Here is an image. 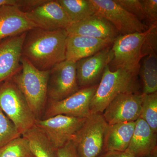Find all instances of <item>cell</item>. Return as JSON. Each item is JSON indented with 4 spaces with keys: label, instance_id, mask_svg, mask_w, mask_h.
Returning <instances> with one entry per match:
<instances>
[{
    "label": "cell",
    "instance_id": "4dcf8cb0",
    "mask_svg": "<svg viewBox=\"0 0 157 157\" xmlns=\"http://www.w3.org/2000/svg\"><path fill=\"white\" fill-rule=\"evenodd\" d=\"M16 0H0V7L6 5L16 6Z\"/></svg>",
    "mask_w": 157,
    "mask_h": 157
},
{
    "label": "cell",
    "instance_id": "2e32d148",
    "mask_svg": "<svg viewBox=\"0 0 157 157\" xmlns=\"http://www.w3.org/2000/svg\"><path fill=\"white\" fill-rule=\"evenodd\" d=\"M66 30L68 36H84L102 39H114L119 34L109 21L96 14L79 22L72 24Z\"/></svg>",
    "mask_w": 157,
    "mask_h": 157
},
{
    "label": "cell",
    "instance_id": "4fadbf2b",
    "mask_svg": "<svg viewBox=\"0 0 157 157\" xmlns=\"http://www.w3.org/2000/svg\"><path fill=\"white\" fill-rule=\"evenodd\" d=\"M113 58L112 48L109 46L76 62V76L79 88L98 84L105 68L109 65Z\"/></svg>",
    "mask_w": 157,
    "mask_h": 157
},
{
    "label": "cell",
    "instance_id": "f1b7e54d",
    "mask_svg": "<svg viewBox=\"0 0 157 157\" xmlns=\"http://www.w3.org/2000/svg\"><path fill=\"white\" fill-rule=\"evenodd\" d=\"M58 157H79L75 144L70 140L57 150Z\"/></svg>",
    "mask_w": 157,
    "mask_h": 157
},
{
    "label": "cell",
    "instance_id": "ffe728a7",
    "mask_svg": "<svg viewBox=\"0 0 157 157\" xmlns=\"http://www.w3.org/2000/svg\"><path fill=\"white\" fill-rule=\"evenodd\" d=\"M21 136L27 140L35 157H58L57 149L52 146L44 133L35 125Z\"/></svg>",
    "mask_w": 157,
    "mask_h": 157
},
{
    "label": "cell",
    "instance_id": "e0dca14e",
    "mask_svg": "<svg viewBox=\"0 0 157 157\" xmlns=\"http://www.w3.org/2000/svg\"><path fill=\"white\" fill-rule=\"evenodd\" d=\"M125 151L134 157L157 155V133L140 118L135 121L132 140Z\"/></svg>",
    "mask_w": 157,
    "mask_h": 157
},
{
    "label": "cell",
    "instance_id": "ba28073f",
    "mask_svg": "<svg viewBox=\"0 0 157 157\" xmlns=\"http://www.w3.org/2000/svg\"><path fill=\"white\" fill-rule=\"evenodd\" d=\"M98 84L80 88L67 98L59 101L48 100L42 119L59 114L87 118L91 115L90 105Z\"/></svg>",
    "mask_w": 157,
    "mask_h": 157
},
{
    "label": "cell",
    "instance_id": "d4e9b609",
    "mask_svg": "<svg viewBox=\"0 0 157 157\" xmlns=\"http://www.w3.org/2000/svg\"><path fill=\"white\" fill-rule=\"evenodd\" d=\"M21 136L13 123L0 109V148Z\"/></svg>",
    "mask_w": 157,
    "mask_h": 157
},
{
    "label": "cell",
    "instance_id": "83f0119b",
    "mask_svg": "<svg viewBox=\"0 0 157 157\" xmlns=\"http://www.w3.org/2000/svg\"><path fill=\"white\" fill-rule=\"evenodd\" d=\"M148 26L157 24V0L140 1Z\"/></svg>",
    "mask_w": 157,
    "mask_h": 157
},
{
    "label": "cell",
    "instance_id": "7c38bea8",
    "mask_svg": "<svg viewBox=\"0 0 157 157\" xmlns=\"http://www.w3.org/2000/svg\"><path fill=\"white\" fill-rule=\"evenodd\" d=\"M142 93H127L116 97L102 113L108 125L133 122L140 118Z\"/></svg>",
    "mask_w": 157,
    "mask_h": 157
},
{
    "label": "cell",
    "instance_id": "44dd1931",
    "mask_svg": "<svg viewBox=\"0 0 157 157\" xmlns=\"http://www.w3.org/2000/svg\"><path fill=\"white\" fill-rule=\"evenodd\" d=\"M71 23L82 21L95 14V10L91 0H57Z\"/></svg>",
    "mask_w": 157,
    "mask_h": 157
},
{
    "label": "cell",
    "instance_id": "277c9868",
    "mask_svg": "<svg viewBox=\"0 0 157 157\" xmlns=\"http://www.w3.org/2000/svg\"><path fill=\"white\" fill-rule=\"evenodd\" d=\"M0 109L21 136L35 125L36 119L12 77L0 82Z\"/></svg>",
    "mask_w": 157,
    "mask_h": 157
},
{
    "label": "cell",
    "instance_id": "484cf974",
    "mask_svg": "<svg viewBox=\"0 0 157 157\" xmlns=\"http://www.w3.org/2000/svg\"><path fill=\"white\" fill-rule=\"evenodd\" d=\"M148 27L149 31L141 46L142 59L149 55H157V24Z\"/></svg>",
    "mask_w": 157,
    "mask_h": 157
},
{
    "label": "cell",
    "instance_id": "7402d4cb",
    "mask_svg": "<svg viewBox=\"0 0 157 157\" xmlns=\"http://www.w3.org/2000/svg\"><path fill=\"white\" fill-rule=\"evenodd\" d=\"M143 59L139 71L143 86L142 93L148 94L156 92L157 55H149Z\"/></svg>",
    "mask_w": 157,
    "mask_h": 157
},
{
    "label": "cell",
    "instance_id": "ac0fdd59",
    "mask_svg": "<svg viewBox=\"0 0 157 157\" xmlns=\"http://www.w3.org/2000/svg\"><path fill=\"white\" fill-rule=\"evenodd\" d=\"M114 39H98L79 36H68L66 60L73 62L91 56L110 46Z\"/></svg>",
    "mask_w": 157,
    "mask_h": 157
},
{
    "label": "cell",
    "instance_id": "d6986e66",
    "mask_svg": "<svg viewBox=\"0 0 157 157\" xmlns=\"http://www.w3.org/2000/svg\"><path fill=\"white\" fill-rule=\"evenodd\" d=\"M135 126V121L108 125L104 139V152L125 151L128 147Z\"/></svg>",
    "mask_w": 157,
    "mask_h": 157
},
{
    "label": "cell",
    "instance_id": "3957f363",
    "mask_svg": "<svg viewBox=\"0 0 157 157\" xmlns=\"http://www.w3.org/2000/svg\"><path fill=\"white\" fill-rule=\"evenodd\" d=\"M21 69L12 77L36 119H42L48 101L49 70H38L22 56Z\"/></svg>",
    "mask_w": 157,
    "mask_h": 157
},
{
    "label": "cell",
    "instance_id": "8fae6325",
    "mask_svg": "<svg viewBox=\"0 0 157 157\" xmlns=\"http://www.w3.org/2000/svg\"><path fill=\"white\" fill-rule=\"evenodd\" d=\"M23 11L38 28L43 29H66L72 24L57 0H44L39 6Z\"/></svg>",
    "mask_w": 157,
    "mask_h": 157
},
{
    "label": "cell",
    "instance_id": "6da1fadb",
    "mask_svg": "<svg viewBox=\"0 0 157 157\" xmlns=\"http://www.w3.org/2000/svg\"><path fill=\"white\" fill-rule=\"evenodd\" d=\"M68 34L65 29L50 31L36 28L27 32L21 54L38 70L48 71L66 60Z\"/></svg>",
    "mask_w": 157,
    "mask_h": 157
},
{
    "label": "cell",
    "instance_id": "7a4b0ae2",
    "mask_svg": "<svg viewBox=\"0 0 157 157\" xmlns=\"http://www.w3.org/2000/svg\"><path fill=\"white\" fill-rule=\"evenodd\" d=\"M137 76L122 69L111 71L109 65L107 66L90 103L91 114L103 113L109 103L119 95L139 94L140 86Z\"/></svg>",
    "mask_w": 157,
    "mask_h": 157
},
{
    "label": "cell",
    "instance_id": "cb8c5ba5",
    "mask_svg": "<svg viewBox=\"0 0 157 157\" xmlns=\"http://www.w3.org/2000/svg\"><path fill=\"white\" fill-rule=\"evenodd\" d=\"M21 136L10 140L0 148V157H35L27 140Z\"/></svg>",
    "mask_w": 157,
    "mask_h": 157
},
{
    "label": "cell",
    "instance_id": "9a60e30c",
    "mask_svg": "<svg viewBox=\"0 0 157 157\" xmlns=\"http://www.w3.org/2000/svg\"><path fill=\"white\" fill-rule=\"evenodd\" d=\"M26 33L0 43V82L13 77L21 69V50Z\"/></svg>",
    "mask_w": 157,
    "mask_h": 157
},
{
    "label": "cell",
    "instance_id": "f546056e",
    "mask_svg": "<svg viewBox=\"0 0 157 157\" xmlns=\"http://www.w3.org/2000/svg\"><path fill=\"white\" fill-rule=\"evenodd\" d=\"M98 157H134L125 151H107L104 152Z\"/></svg>",
    "mask_w": 157,
    "mask_h": 157
},
{
    "label": "cell",
    "instance_id": "8992f818",
    "mask_svg": "<svg viewBox=\"0 0 157 157\" xmlns=\"http://www.w3.org/2000/svg\"><path fill=\"white\" fill-rule=\"evenodd\" d=\"M149 31V28L143 33L119 35L114 39L111 47L113 58L109 64L113 68L111 71L122 69L138 75L142 59L141 46Z\"/></svg>",
    "mask_w": 157,
    "mask_h": 157
},
{
    "label": "cell",
    "instance_id": "5b68a950",
    "mask_svg": "<svg viewBox=\"0 0 157 157\" xmlns=\"http://www.w3.org/2000/svg\"><path fill=\"white\" fill-rule=\"evenodd\" d=\"M108 125L102 113H94L86 118L71 139L79 157H98L103 152Z\"/></svg>",
    "mask_w": 157,
    "mask_h": 157
},
{
    "label": "cell",
    "instance_id": "52a82bcc",
    "mask_svg": "<svg viewBox=\"0 0 157 157\" xmlns=\"http://www.w3.org/2000/svg\"><path fill=\"white\" fill-rule=\"evenodd\" d=\"M96 14L112 25L120 35L147 30L148 26L123 8L116 0H91Z\"/></svg>",
    "mask_w": 157,
    "mask_h": 157
},
{
    "label": "cell",
    "instance_id": "30bf717a",
    "mask_svg": "<svg viewBox=\"0 0 157 157\" xmlns=\"http://www.w3.org/2000/svg\"><path fill=\"white\" fill-rule=\"evenodd\" d=\"M79 89L75 62L65 60L49 70L48 100L61 101L73 94Z\"/></svg>",
    "mask_w": 157,
    "mask_h": 157
},
{
    "label": "cell",
    "instance_id": "5bb4252c",
    "mask_svg": "<svg viewBox=\"0 0 157 157\" xmlns=\"http://www.w3.org/2000/svg\"><path fill=\"white\" fill-rule=\"evenodd\" d=\"M38 28L19 7L6 5L0 7V43Z\"/></svg>",
    "mask_w": 157,
    "mask_h": 157
},
{
    "label": "cell",
    "instance_id": "4316f807",
    "mask_svg": "<svg viewBox=\"0 0 157 157\" xmlns=\"http://www.w3.org/2000/svg\"><path fill=\"white\" fill-rule=\"evenodd\" d=\"M123 8L136 16L140 21L146 22L141 2L139 0H116Z\"/></svg>",
    "mask_w": 157,
    "mask_h": 157
},
{
    "label": "cell",
    "instance_id": "9c48e42d",
    "mask_svg": "<svg viewBox=\"0 0 157 157\" xmlns=\"http://www.w3.org/2000/svg\"><path fill=\"white\" fill-rule=\"evenodd\" d=\"M86 119L59 114L47 118L37 119L35 125L58 149L71 140Z\"/></svg>",
    "mask_w": 157,
    "mask_h": 157
},
{
    "label": "cell",
    "instance_id": "603a6c76",
    "mask_svg": "<svg viewBox=\"0 0 157 157\" xmlns=\"http://www.w3.org/2000/svg\"><path fill=\"white\" fill-rule=\"evenodd\" d=\"M140 118L157 133V92L148 94L142 93Z\"/></svg>",
    "mask_w": 157,
    "mask_h": 157
}]
</instances>
